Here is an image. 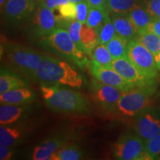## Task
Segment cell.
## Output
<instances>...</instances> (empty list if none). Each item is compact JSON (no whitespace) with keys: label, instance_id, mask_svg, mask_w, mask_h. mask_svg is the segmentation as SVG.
I'll return each instance as SVG.
<instances>
[{"label":"cell","instance_id":"6da1fadb","mask_svg":"<svg viewBox=\"0 0 160 160\" xmlns=\"http://www.w3.org/2000/svg\"><path fill=\"white\" fill-rule=\"evenodd\" d=\"M35 79L47 85H62L71 88H81L83 79L70 64L50 56L42 55L35 74Z\"/></svg>","mask_w":160,"mask_h":160},{"label":"cell","instance_id":"7a4b0ae2","mask_svg":"<svg viewBox=\"0 0 160 160\" xmlns=\"http://www.w3.org/2000/svg\"><path fill=\"white\" fill-rule=\"evenodd\" d=\"M40 90L44 100L52 111L67 113L89 111L88 100L82 93L47 84H42Z\"/></svg>","mask_w":160,"mask_h":160},{"label":"cell","instance_id":"3957f363","mask_svg":"<svg viewBox=\"0 0 160 160\" xmlns=\"http://www.w3.org/2000/svg\"><path fill=\"white\" fill-rule=\"evenodd\" d=\"M8 62L13 68L30 79H35V74L42 55L28 48L18 44L8 43L4 47Z\"/></svg>","mask_w":160,"mask_h":160},{"label":"cell","instance_id":"277c9868","mask_svg":"<svg viewBox=\"0 0 160 160\" xmlns=\"http://www.w3.org/2000/svg\"><path fill=\"white\" fill-rule=\"evenodd\" d=\"M44 39L46 46L79 67H83L87 63L88 59L85 57V53L78 48L65 28H57Z\"/></svg>","mask_w":160,"mask_h":160},{"label":"cell","instance_id":"5b68a950","mask_svg":"<svg viewBox=\"0 0 160 160\" xmlns=\"http://www.w3.org/2000/svg\"><path fill=\"white\" fill-rule=\"evenodd\" d=\"M151 92L148 88L138 87L122 91L116 111L124 117L135 118L151 106Z\"/></svg>","mask_w":160,"mask_h":160},{"label":"cell","instance_id":"8992f818","mask_svg":"<svg viewBox=\"0 0 160 160\" xmlns=\"http://www.w3.org/2000/svg\"><path fill=\"white\" fill-rule=\"evenodd\" d=\"M113 154L119 160H151L145 151V142L137 133H123L113 147Z\"/></svg>","mask_w":160,"mask_h":160},{"label":"cell","instance_id":"52a82bcc","mask_svg":"<svg viewBox=\"0 0 160 160\" xmlns=\"http://www.w3.org/2000/svg\"><path fill=\"white\" fill-rule=\"evenodd\" d=\"M128 57L145 77L153 80L157 78L159 70L154 55L137 39L129 41Z\"/></svg>","mask_w":160,"mask_h":160},{"label":"cell","instance_id":"ba28073f","mask_svg":"<svg viewBox=\"0 0 160 160\" xmlns=\"http://www.w3.org/2000/svg\"><path fill=\"white\" fill-rule=\"evenodd\" d=\"M134 119L136 133L145 142L160 133L159 109L151 106L142 111Z\"/></svg>","mask_w":160,"mask_h":160},{"label":"cell","instance_id":"9c48e42d","mask_svg":"<svg viewBox=\"0 0 160 160\" xmlns=\"http://www.w3.org/2000/svg\"><path fill=\"white\" fill-rule=\"evenodd\" d=\"M112 68L118 72L128 82L138 88H149L153 84V79H149L137 68L128 57L113 59Z\"/></svg>","mask_w":160,"mask_h":160},{"label":"cell","instance_id":"30bf717a","mask_svg":"<svg viewBox=\"0 0 160 160\" xmlns=\"http://www.w3.org/2000/svg\"><path fill=\"white\" fill-rule=\"evenodd\" d=\"M57 28V19L53 11L39 5L33 13L31 33L37 38H45Z\"/></svg>","mask_w":160,"mask_h":160},{"label":"cell","instance_id":"8fae6325","mask_svg":"<svg viewBox=\"0 0 160 160\" xmlns=\"http://www.w3.org/2000/svg\"><path fill=\"white\" fill-rule=\"evenodd\" d=\"M37 7L29 0H7L3 13L8 21L18 24L31 17Z\"/></svg>","mask_w":160,"mask_h":160},{"label":"cell","instance_id":"7c38bea8","mask_svg":"<svg viewBox=\"0 0 160 160\" xmlns=\"http://www.w3.org/2000/svg\"><path fill=\"white\" fill-rule=\"evenodd\" d=\"M90 69L95 79L105 85L113 86L122 91H126L135 88L134 85L128 82L118 72L112 68L104 67L92 61Z\"/></svg>","mask_w":160,"mask_h":160},{"label":"cell","instance_id":"4fadbf2b","mask_svg":"<svg viewBox=\"0 0 160 160\" xmlns=\"http://www.w3.org/2000/svg\"><path fill=\"white\" fill-rule=\"evenodd\" d=\"M95 99L104 109L107 111L117 110V106L122 91L113 86L103 83H95L93 85Z\"/></svg>","mask_w":160,"mask_h":160},{"label":"cell","instance_id":"5bb4252c","mask_svg":"<svg viewBox=\"0 0 160 160\" xmlns=\"http://www.w3.org/2000/svg\"><path fill=\"white\" fill-rule=\"evenodd\" d=\"M111 20L114 25L117 34L128 41L135 39L137 31L131 22L128 13H117L111 16Z\"/></svg>","mask_w":160,"mask_h":160},{"label":"cell","instance_id":"9a60e30c","mask_svg":"<svg viewBox=\"0 0 160 160\" xmlns=\"http://www.w3.org/2000/svg\"><path fill=\"white\" fill-rule=\"evenodd\" d=\"M33 92L26 87L11 90L0 94L1 104L21 105L27 104L34 99Z\"/></svg>","mask_w":160,"mask_h":160},{"label":"cell","instance_id":"2e32d148","mask_svg":"<svg viewBox=\"0 0 160 160\" xmlns=\"http://www.w3.org/2000/svg\"><path fill=\"white\" fill-rule=\"evenodd\" d=\"M64 140L59 137H53L45 140L41 145L36 147L33 151L32 159L34 160L51 159L52 155L61 148Z\"/></svg>","mask_w":160,"mask_h":160},{"label":"cell","instance_id":"e0dca14e","mask_svg":"<svg viewBox=\"0 0 160 160\" xmlns=\"http://www.w3.org/2000/svg\"><path fill=\"white\" fill-rule=\"evenodd\" d=\"M25 108L24 106L10 104H1L0 107V124L9 125L17 122L22 117Z\"/></svg>","mask_w":160,"mask_h":160},{"label":"cell","instance_id":"ac0fdd59","mask_svg":"<svg viewBox=\"0 0 160 160\" xmlns=\"http://www.w3.org/2000/svg\"><path fill=\"white\" fill-rule=\"evenodd\" d=\"M128 15L137 31V33L148 30L150 24L153 20V18L149 14L147 10L138 6L128 13Z\"/></svg>","mask_w":160,"mask_h":160},{"label":"cell","instance_id":"d6986e66","mask_svg":"<svg viewBox=\"0 0 160 160\" xmlns=\"http://www.w3.org/2000/svg\"><path fill=\"white\" fill-rule=\"evenodd\" d=\"M26 86V82L17 75L10 73L5 69L1 70L0 75V94Z\"/></svg>","mask_w":160,"mask_h":160},{"label":"cell","instance_id":"ffe728a7","mask_svg":"<svg viewBox=\"0 0 160 160\" xmlns=\"http://www.w3.org/2000/svg\"><path fill=\"white\" fill-rule=\"evenodd\" d=\"M81 40L85 50V54L91 55L95 48L99 45V34L95 29L82 24L81 29Z\"/></svg>","mask_w":160,"mask_h":160},{"label":"cell","instance_id":"44dd1931","mask_svg":"<svg viewBox=\"0 0 160 160\" xmlns=\"http://www.w3.org/2000/svg\"><path fill=\"white\" fill-rule=\"evenodd\" d=\"M135 39L145 46L154 57L160 53V37L153 32L148 30L140 32L137 33Z\"/></svg>","mask_w":160,"mask_h":160},{"label":"cell","instance_id":"7402d4cb","mask_svg":"<svg viewBox=\"0 0 160 160\" xmlns=\"http://www.w3.org/2000/svg\"><path fill=\"white\" fill-rule=\"evenodd\" d=\"M129 41L116 34L111 41L106 44V47L108 50L113 59L119 58L128 57V45Z\"/></svg>","mask_w":160,"mask_h":160},{"label":"cell","instance_id":"603a6c76","mask_svg":"<svg viewBox=\"0 0 160 160\" xmlns=\"http://www.w3.org/2000/svg\"><path fill=\"white\" fill-rule=\"evenodd\" d=\"M21 129L19 128L7 127L6 125H1L0 128V145L8 147L17 145L20 142L22 138Z\"/></svg>","mask_w":160,"mask_h":160},{"label":"cell","instance_id":"cb8c5ba5","mask_svg":"<svg viewBox=\"0 0 160 160\" xmlns=\"http://www.w3.org/2000/svg\"><path fill=\"white\" fill-rule=\"evenodd\" d=\"M137 6V0H107L105 8L109 15H113L128 13Z\"/></svg>","mask_w":160,"mask_h":160},{"label":"cell","instance_id":"d4e9b609","mask_svg":"<svg viewBox=\"0 0 160 160\" xmlns=\"http://www.w3.org/2000/svg\"><path fill=\"white\" fill-rule=\"evenodd\" d=\"M109 17V13H108L106 9L97 8H90L86 24L89 27L95 29L97 31L98 34H99L100 29L102 27L106 19Z\"/></svg>","mask_w":160,"mask_h":160},{"label":"cell","instance_id":"484cf974","mask_svg":"<svg viewBox=\"0 0 160 160\" xmlns=\"http://www.w3.org/2000/svg\"><path fill=\"white\" fill-rule=\"evenodd\" d=\"M83 157L81 149L77 145L62 146L52 155L51 160H79Z\"/></svg>","mask_w":160,"mask_h":160},{"label":"cell","instance_id":"4316f807","mask_svg":"<svg viewBox=\"0 0 160 160\" xmlns=\"http://www.w3.org/2000/svg\"><path fill=\"white\" fill-rule=\"evenodd\" d=\"M91 57H92V61L97 63L98 65L104 67L112 68L113 58L105 45L99 44L92 52Z\"/></svg>","mask_w":160,"mask_h":160},{"label":"cell","instance_id":"83f0119b","mask_svg":"<svg viewBox=\"0 0 160 160\" xmlns=\"http://www.w3.org/2000/svg\"><path fill=\"white\" fill-rule=\"evenodd\" d=\"M82 23L80 22L77 19L73 20L68 25V32L70 37L76 44L78 48L85 53V50L81 40V29Z\"/></svg>","mask_w":160,"mask_h":160},{"label":"cell","instance_id":"f1b7e54d","mask_svg":"<svg viewBox=\"0 0 160 160\" xmlns=\"http://www.w3.org/2000/svg\"><path fill=\"white\" fill-rule=\"evenodd\" d=\"M117 34L114 25H113L111 17L106 19L102 27L99 32V44L106 45Z\"/></svg>","mask_w":160,"mask_h":160},{"label":"cell","instance_id":"f546056e","mask_svg":"<svg viewBox=\"0 0 160 160\" xmlns=\"http://www.w3.org/2000/svg\"><path fill=\"white\" fill-rule=\"evenodd\" d=\"M145 151L152 160L160 159V133L145 142Z\"/></svg>","mask_w":160,"mask_h":160},{"label":"cell","instance_id":"4dcf8cb0","mask_svg":"<svg viewBox=\"0 0 160 160\" xmlns=\"http://www.w3.org/2000/svg\"><path fill=\"white\" fill-rule=\"evenodd\" d=\"M60 17L67 22H72L77 19V3L68 2L60 5L58 8Z\"/></svg>","mask_w":160,"mask_h":160},{"label":"cell","instance_id":"1f68e13d","mask_svg":"<svg viewBox=\"0 0 160 160\" xmlns=\"http://www.w3.org/2000/svg\"><path fill=\"white\" fill-rule=\"evenodd\" d=\"M90 6L87 0L77 3V19L82 24L86 23L88 16Z\"/></svg>","mask_w":160,"mask_h":160},{"label":"cell","instance_id":"d6a6232c","mask_svg":"<svg viewBox=\"0 0 160 160\" xmlns=\"http://www.w3.org/2000/svg\"><path fill=\"white\" fill-rule=\"evenodd\" d=\"M146 10L153 19L160 18V0H148Z\"/></svg>","mask_w":160,"mask_h":160},{"label":"cell","instance_id":"836d02e7","mask_svg":"<svg viewBox=\"0 0 160 160\" xmlns=\"http://www.w3.org/2000/svg\"><path fill=\"white\" fill-rule=\"evenodd\" d=\"M67 2H68V0H42L40 5L54 11L56 9H58L60 5H64Z\"/></svg>","mask_w":160,"mask_h":160},{"label":"cell","instance_id":"e575fe53","mask_svg":"<svg viewBox=\"0 0 160 160\" xmlns=\"http://www.w3.org/2000/svg\"><path fill=\"white\" fill-rule=\"evenodd\" d=\"M12 155H13V151L11 147L0 145V159L9 160L11 159Z\"/></svg>","mask_w":160,"mask_h":160},{"label":"cell","instance_id":"d590c367","mask_svg":"<svg viewBox=\"0 0 160 160\" xmlns=\"http://www.w3.org/2000/svg\"><path fill=\"white\" fill-rule=\"evenodd\" d=\"M148 30L160 37V18L153 19Z\"/></svg>","mask_w":160,"mask_h":160},{"label":"cell","instance_id":"8d00e7d4","mask_svg":"<svg viewBox=\"0 0 160 160\" xmlns=\"http://www.w3.org/2000/svg\"><path fill=\"white\" fill-rule=\"evenodd\" d=\"M106 1L107 0H87L90 8H97L101 9H106Z\"/></svg>","mask_w":160,"mask_h":160},{"label":"cell","instance_id":"74e56055","mask_svg":"<svg viewBox=\"0 0 160 160\" xmlns=\"http://www.w3.org/2000/svg\"><path fill=\"white\" fill-rule=\"evenodd\" d=\"M155 60H156V63H157V68H158V70H159V71L160 72V53L157 56H156Z\"/></svg>","mask_w":160,"mask_h":160},{"label":"cell","instance_id":"f35d334b","mask_svg":"<svg viewBox=\"0 0 160 160\" xmlns=\"http://www.w3.org/2000/svg\"><path fill=\"white\" fill-rule=\"evenodd\" d=\"M6 2H7V0H0V7H1V11H2V9L4 8V6H5Z\"/></svg>","mask_w":160,"mask_h":160},{"label":"cell","instance_id":"ab89813d","mask_svg":"<svg viewBox=\"0 0 160 160\" xmlns=\"http://www.w3.org/2000/svg\"><path fill=\"white\" fill-rule=\"evenodd\" d=\"M29 1H31V2L34 3L35 5H37L38 6V5H39L40 4H41L42 1V0H29Z\"/></svg>","mask_w":160,"mask_h":160},{"label":"cell","instance_id":"60d3db41","mask_svg":"<svg viewBox=\"0 0 160 160\" xmlns=\"http://www.w3.org/2000/svg\"><path fill=\"white\" fill-rule=\"evenodd\" d=\"M68 2H74V3H78L82 1H85V0H68Z\"/></svg>","mask_w":160,"mask_h":160}]
</instances>
